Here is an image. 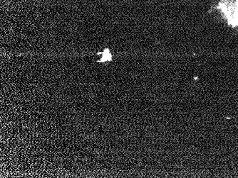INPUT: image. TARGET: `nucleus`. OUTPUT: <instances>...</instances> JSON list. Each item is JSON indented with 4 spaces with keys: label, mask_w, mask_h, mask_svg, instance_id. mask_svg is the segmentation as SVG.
<instances>
[{
    "label": "nucleus",
    "mask_w": 238,
    "mask_h": 178,
    "mask_svg": "<svg viewBox=\"0 0 238 178\" xmlns=\"http://www.w3.org/2000/svg\"><path fill=\"white\" fill-rule=\"evenodd\" d=\"M217 9L229 26L238 27V0H220Z\"/></svg>",
    "instance_id": "1"
},
{
    "label": "nucleus",
    "mask_w": 238,
    "mask_h": 178,
    "mask_svg": "<svg viewBox=\"0 0 238 178\" xmlns=\"http://www.w3.org/2000/svg\"><path fill=\"white\" fill-rule=\"evenodd\" d=\"M111 59H112V55H111L110 51H109L108 50L106 49L102 53L101 59H100L99 62L108 61V60H111Z\"/></svg>",
    "instance_id": "2"
}]
</instances>
